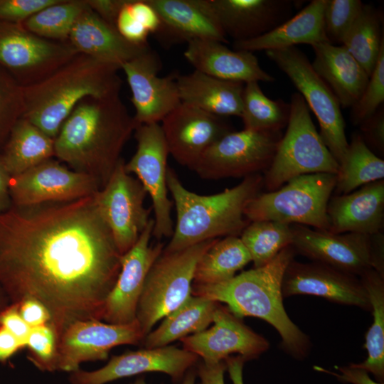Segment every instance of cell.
Returning a JSON list of instances; mask_svg holds the SVG:
<instances>
[{
    "label": "cell",
    "mask_w": 384,
    "mask_h": 384,
    "mask_svg": "<svg viewBox=\"0 0 384 384\" xmlns=\"http://www.w3.org/2000/svg\"><path fill=\"white\" fill-rule=\"evenodd\" d=\"M363 4L360 0H326L324 25L329 43H341Z\"/></svg>",
    "instance_id": "cell-41"
},
{
    "label": "cell",
    "mask_w": 384,
    "mask_h": 384,
    "mask_svg": "<svg viewBox=\"0 0 384 384\" xmlns=\"http://www.w3.org/2000/svg\"><path fill=\"white\" fill-rule=\"evenodd\" d=\"M383 178V159L366 146L360 133H353L346 153L339 164L334 190L335 195L349 193Z\"/></svg>",
    "instance_id": "cell-35"
},
{
    "label": "cell",
    "mask_w": 384,
    "mask_h": 384,
    "mask_svg": "<svg viewBox=\"0 0 384 384\" xmlns=\"http://www.w3.org/2000/svg\"><path fill=\"white\" fill-rule=\"evenodd\" d=\"M251 261L250 255L239 236L218 239L198 261L193 284H214L225 282Z\"/></svg>",
    "instance_id": "cell-34"
},
{
    "label": "cell",
    "mask_w": 384,
    "mask_h": 384,
    "mask_svg": "<svg viewBox=\"0 0 384 384\" xmlns=\"http://www.w3.org/2000/svg\"><path fill=\"white\" fill-rule=\"evenodd\" d=\"M289 245L267 265L244 271L223 282L192 284L191 294L227 304L239 319L253 316L272 325L282 338L283 349L294 358H305L311 342L289 317L283 304L282 282L287 266L294 258Z\"/></svg>",
    "instance_id": "cell-3"
},
{
    "label": "cell",
    "mask_w": 384,
    "mask_h": 384,
    "mask_svg": "<svg viewBox=\"0 0 384 384\" xmlns=\"http://www.w3.org/2000/svg\"><path fill=\"white\" fill-rule=\"evenodd\" d=\"M361 136L366 146L380 156L384 154V110H378L360 125ZM376 154V155H377Z\"/></svg>",
    "instance_id": "cell-45"
},
{
    "label": "cell",
    "mask_w": 384,
    "mask_h": 384,
    "mask_svg": "<svg viewBox=\"0 0 384 384\" xmlns=\"http://www.w3.org/2000/svg\"><path fill=\"white\" fill-rule=\"evenodd\" d=\"M133 16L150 33L155 35L160 27L159 17L148 0H129Z\"/></svg>",
    "instance_id": "cell-48"
},
{
    "label": "cell",
    "mask_w": 384,
    "mask_h": 384,
    "mask_svg": "<svg viewBox=\"0 0 384 384\" xmlns=\"http://www.w3.org/2000/svg\"><path fill=\"white\" fill-rule=\"evenodd\" d=\"M282 137L281 130L232 131L205 151L193 171L205 180L245 178L265 172Z\"/></svg>",
    "instance_id": "cell-11"
},
{
    "label": "cell",
    "mask_w": 384,
    "mask_h": 384,
    "mask_svg": "<svg viewBox=\"0 0 384 384\" xmlns=\"http://www.w3.org/2000/svg\"><path fill=\"white\" fill-rule=\"evenodd\" d=\"M226 37L234 42L255 38L291 18L290 0H208Z\"/></svg>",
    "instance_id": "cell-24"
},
{
    "label": "cell",
    "mask_w": 384,
    "mask_h": 384,
    "mask_svg": "<svg viewBox=\"0 0 384 384\" xmlns=\"http://www.w3.org/2000/svg\"><path fill=\"white\" fill-rule=\"evenodd\" d=\"M126 0L122 7L116 21V28L127 41L136 45L148 44L149 33L132 14Z\"/></svg>",
    "instance_id": "cell-46"
},
{
    "label": "cell",
    "mask_w": 384,
    "mask_h": 384,
    "mask_svg": "<svg viewBox=\"0 0 384 384\" xmlns=\"http://www.w3.org/2000/svg\"><path fill=\"white\" fill-rule=\"evenodd\" d=\"M314 370L326 373L335 376L340 382L351 384H384L373 380L365 370L353 367L351 365L347 366H335L340 373L324 369L320 366H314Z\"/></svg>",
    "instance_id": "cell-50"
},
{
    "label": "cell",
    "mask_w": 384,
    "mask_h": 384,
    "mask_svg": "<svg viewBox=\"0 0 384 384\" xmlns=\"http://www.w3.org/2000/svg\"><path fill=\"white\" fill-rule=\"evenodd\" d=\"M161 68L159 55L151 48L121 66L132 92L136 127L161 122L181 103L176 82L178 73L159 77Z\"/></svg>",
    "instance_id": "cell-17"
},
{
    "label": "cell",
    "mask_w": 384,
    "mask_h": 384,
    "mask_svg": "<svg viewBox=\"0 0 384 384\" xmlns=\"http://www.w3.org/2000/svg\"><path fill=\"white\" fill-rule=\"evenodd\" d=\"M23 348L19 340L4 328L0 327V361L4 362L17 351Z\"/></svg>",
    "instance_id": "cell-53"
},
{
    "label": "cell",
    "mask_w": 384,
    "mask_h": 384,
    "mask_svg": "<svg viewBox=\"0 0 384 384\" xmlns=\"http://www.w3.org/2000/svg\"><path fill=\"white\" fill-rule=\"evenodd\" d=\"M227 368L225 361L217 363L202 362L198 366L197 373L201 384H225L224 372Z\"/></svg>",
    "instance_id": "cell-52"
},
{
    "label": "cell",
    "mask_w": 384,
    "mask_h": 384,
    "mask_svg": "<svg viewBox=\"0 0 384 384\" xmlns=\"http://www.w3.org/2000/svg\"><path fill=\"white\" fill-rule=\"evenodd\" d=\"M78 53L68 42L47 40L22 24L0 21V67L23 87L48 76Z\"/></svg>",
    "instance_id": "cell-12"
},
{
    "label": "cell",
    "mask_w": 384,
    "mask_h": 384,
    "mask_svg": "<svg viewBox=\"0 0 384 384\" xmlns=\"http://www.w3.org/2000/svg\"><path fill=\"white\" fill-rule=\"evenodd\" d=\"M382 14L375 8L363 9L344 36L341 43L370 76L375 68L384 38L381 33Z\"/></svg>",
    "instance_id": "cell-36"
},
{
    "label": "cell",
    "mask_w": 384,
    "mask_h": 384,
    "mask_svg": "<svg viewBox=\"0 0 384 384\" xmlns=\"http://www.w3.org/2000/svg\"><path fill=\"white\" fill-rule=\"evenodd\" d=\"M95 195L0 212V287L13 304L41 302L58 338L74 321H102L121 270Z\"/></svg>",
    "instance_id": "cell-1"
},
{
    "label": "cell",
    "mask_w": 384,
    "mask_h": 384,
    "mask_svg": "<svg viewBox=\"0 0 384 384\" xmlns=\"http://www.w3.org/2000/svg\"><path fill=\"white\" fill-rule=\"evenodd\" d=\"M10 176L5 171L0 159V212L7 210L11 206L9 194Z\"/></svg>",
    "instance_id": "cell-54"
},
{
    "label": "cell",
    "mask_w": 384,
    "mask_h": 384,
    "mask_svg": "<svg viewBox=\"0 0 384 384\" xmlns=\"http://www.w3.org/2000/svg\"><path fill=\"white\" fill-rule=\"evenodd\" d=\"M314 52L311 65L327 84L341 107H352L362 95L369 75L343 46L328 41L311 46Z\"/></svg>",
    "instance_id": "cell-28"
},
{
    "label": "cell",
    "mask_w": 384,
    "mask_h": 384,
    "mask_svg": "<svg viewBox=\"0 0 384 384\" xmlns=\"http://www.w3.org/2000/svg\"><path fill=\"white\" fill-rule=\"evenodd\" d=\"M213 322L214 325L210 329L180 339L183 349L202 358L203 362H220L233 353L247 361L257 358L269 348V342L228 307L218 304Z\"/></svg>",
    "instance_id": "cell-21"
},
{
    "label": "cell",
    "mask_w": 384,
    "mask_h": 384,
    "mask_svg": "<svg viewBox=\"0 0 384 384\" xmlns=\"http://www.w3.org/2000/svg\"><path fill=\"white\" fill-rule=\"evenodd\" d=\"M87 6L86 0H58L35 13L21 24L43 38L68 42L73 26Z\"/></svg>",
    "instance_id": "cell-39"
},
{
    "label": "cell",
    "mask_w": 384,
    "mask_h": 384,
    "mask_svg": "<svg viewBox=\"0 0 384 384\" xmlns=\"http://www.w3.org/2000/svg\"><path fill=\"white\" fill-rule=\"evenodd\" d=\"M161 122L169 154L191 170L210 146L232 132L221 117L182 102Z\"/></svg>",
    "instance_id": "cell-20"
},
{
    "label": "cell",
    "mask_w": 384,
    "mask_h": 384,
    "mask_svg": "<svg viewBox=\"0 0 384 384\" xmlns=\"http://www.w3.org/2000/svg\"><path fill=\"white\" fill-rule=\"evenodd\" d=\"M287 127L272 161L265 171L264 186L273 191L299 176L330 173L336 174L339 165L322 140L312 122L309 109L299 93L289 103Z\"/></svg>",
    "instance_id": "cell-6"
},
{
    "label": "cell",
    "mask_w": 384,
    "mask_h": 384,
    "mask_svg": "<svg viewBox=\"0 0 384 384\" xmlns=\"http://www.w3.org/2000/svg\"><path fill=\"white\" fill-rule=\"evenodd\" d=\"M24 110L23 86L0 67V146L23 117Z\"/></svg>",
    "instance_id": "cell-40"
},
{
    "label": "cell",
    "mask_w": 384,
    "mask_h": 384,
    "mask_svg": "<svg viewBox=\"0 0 384 384\" xmlns=\"http://www.w3.org/2000/svg\"><path fill=\"white\" fill-rule=\"evenodd\" d=\"M183 55L196 70L218 79L244 84L274 81V77L260 67L252 52L231 50L218 41H189Z\"/></svg>",
    "instance_id": "cell-26"
},
{
    "label": "cell",
    "mask_w": 384,
    "mask_h": 384,
    "mask_svg": "<svg viewBox=\"0 0 384 384\" xmlns=\"http://www.w3.org/2000/svg\"><path fill=\"white\" fill-rule=\"evenodd\" d=\"M119 70L117 65L78 53L48 76L23 87V117L54 139L84 98L119 96L122 81Z\"/></svg>",
    "instance_id": "cell-4"
},
{
    "label": "cell",
    "mask_w": 384,
    "mask_h": 384,
    "mask_svg": "<svg viewBox=\"0 0 384 384\" xmlns=\"http://www.w3.org/2000/svg\"><path fill=\"white\" fill-rule=\"evenodd\" d=\"M328 231L373 235L383 230L384 180L343 195L331 196L326 209Z\"/></svg>",
    "instance_id": "cell-25"
},
{
    "label": "cell",
    "mask_w": 384,
    "mask_h": 384,
    "mask_svg": "<svg viewBox=\"0 0 384 384\" xmlns=\"http://www.w3.org/2000/svg\"><path fill=\"white\" fill-rule=\"evenodd\" d=\"M289 104L267 97L257 82L245 84L241 118L244 129L279 131L287 124Z\"/></svg>",
    "instance_id": "cell-37"
},
{
    "label": "cell",
    "mask_w": 384,
    "mask_h": 384,
    "mask_svg": "<svg viewBox=\"0 0 384 384\" xmlns=\"http://www.w3.org/2000/svg\"><path fill=\"white\" fill-rule=\"evenodd\" d=\"M325 4L326 0H313L273 30L251 40L233 42V48L253 53L328 41L324 25Z\"/></svg>",
    "instance_id": "cell-30"
},
{
    "label": "cell",
    "mask_w": 384,
    "mask_h": 384,
    "mask_svg": "<svg viewBox=\"0 0 384 384\" xmlns=\"http://www.w3.org/2000/svg\"><path fill=\"white\" fill-rule=\"evenodd\" d=\"M196 373L193 370H190L185 374L181 384H195Z\"/></svg>",
    "instance_id": "cell-55"
},
{
    "label": "cell",
    "mask_w": 384,
    "mask_h": 384,
    "mask_svg": "<svg viewBox=\"0 0 384 384\" xmlns=\"http://www.w3.org/2000/svg\"><path fill=\"white\" fill-rule=\"evenodd\" d=\"M68 42L78 53L120 69L122 64L150 48L149 44L140 46L127 41L116 27L103 20L89 6L73 26Z\"/></svg>",
    "instance_id": "cell-27"
},
{
    "label": "cell",
    "mask_w": 384,
    "mask_h": 384,
    "mask_svg": "<svg viewBox=\"0 0 384 384\" xmlns=\"http://www.w3.org/2000/svg\"><path fill=\"white\" fill-rule=\"evenodd\" d=\"M58 337L53 328L46 324L31 328L26 347L28 358L43 371L57 370Z\"/></svg>",
    "instance_id": "cell-43"
},
{
    "label": "cell",
    "mask_w": 384,
    "mask_h": 384,
    "mask_svg": "<svg viewBox=\"0 0 384 384\" xmlns=\"http://www.w3.org/2000/svg\"><path fill=\"white\" fill-rule=\"evenodd\" d=\"M122 158L106 185L95 195L99 213L123 255L137 242L151 218L144 201L146 192L125 170Z\"/></svg>",
    "instance_id": "cell-13"
},
{
    "label": "cell",
    "mask_w": 384,
    "mask_h": 384,
    "mask_svg": "<svg viewBox=\"0 0 384 384\" xmlns=\"http://www.w3.org/2000/svg\"><path fill=\"white\" fill-rule=\"evenodd\" d=\"M358 277L368 293L373 321L366 334L367 358L350 365L372 373L378 382L384 383V275L370 269Z\"/></svg>",
    "instance_id": "cell-33"
},
{
    "label": "cell",
    "mask_w": 384,
    "mask_h": 384,
    "mask_svg": "<svg viewBox=\"0 0 384 384\" xmlns=\"http://www.w3.org/2000/svg\"><path fill=\"white\" fill-rule=\"evenodd\" d=\"M0 327L15 336L26 347L31 327L20 315L18 304H13L0 314Z\"/></svg>",
    "instance_id": "cell-47"
},
{
    "label": "cell",
    "mask_w": 384,
    "mask_h": 384,
    "mask_svg": "<svg viewBox=\"0 0 384 384\" xmlns=\"http://www.w3.org/2000/svg\"><path fill=\"white\" fill-rule=\"evenodd\" d=\"M266 55L288 76L315 114L319 134L339 165L348 142L341 107L336 96L315 72L306 55L295 47L267 50Z\"/></svg>",
    "instance_id": "cell-10"
},
{
    "label": "cell",
    "mask_w": 384,
    "mask_h": 384,
    "mask_svg": "<svg viewBox=\"0 0 384 384\" xmlns=\"http://www.w3.org/2000/svg\"><path fill=\"white\" fill-rule=\"evenodd\" d=\"M154 220L151 218L135 245L122 256L121 270L108 294L102 320L113 324H127L137 320L139 301L146 275L161 255L164 244L149 243L153 236Z\"/></svg>",
    "instance_id": "cell-18"
},
{
    "label": "cell",
    "mask_w": 384,
    "mask_h": 384,
    "mask_svg": "<svg viewBox=\"0 0 384 384\" xmlns=\"http://www.w3.org/2000/svg\"><path fill=\"white\" fill-rule=\"evenodd\" d=\"M219 238L185 249L162 252L151 267L139 301L137 320L146 336L155 324L191 294L196 264Z\"/></svg>",
    "instance_id": "cell-8"
},
{
    "label": "cell",
    "mask_w": 384,
    "mask_h": 384,
    "mask_svg": "<svg viewBox=\"0 0 384 384\" xmlns=\"http://www.w3.org/2000/svg\"><path fill=\"white\" fill-rule=\"evenodd\" d=\"M55 156L54 139L22 117L13 127L0 154L10 177L20 174Z\"/></svg>",
    "instance_id": "cell-31"
},
{
    "label": "cell",
    "mask_w": 384,
    "mask_h": 384,
    "mask_svg": "<svg viewBox=\"0 0 384 384\" xmlns=\"http://www.w3.org/2000/svg\"><path fill=\"white\" fill-rule=\"evenodd\" d=\"M240 238L249 252L254 267H260L274 259L287 246L293 235L289 224L274 220L250 222Z\"/></svg>",
    "instance_id": "cell-38"
},
{
    "label": "cell",
    "mask_w": 384,
    "mask_h": 384,
    "mask_svg": "<svg viewBox=\"0 0 384 384\" xmlns=\"http://www.w3.org/2000/svg\"><path fill=\"white\" fill-rule=\"evenodd\" d=\"M384 101V44L368 82L356 104L351 107V120L360 125L373 114Z\"/></svg>",
    "instance_id": "cell-42"
},
{
    "label": "cell",
    "mask_w": 384,
    "mask_h": 384,
    "mask_svg": "<svg viewBox=\"0 0 384 384\" xmlns=\"http://www.w3.org/2000/svg\"><path fill=\"white\" fill-rule=\"evenodd\" d=\"M132 384H147L143 378L137 379L134 383Z\"/></svg>",
    "instance_id": "cell-56"
},
{
    "label": "cell",
    "mask_w": 384,
    "mask_h": 384,
    "mask_svg": "<svg viewBox=\"0 0 384 384\" xmlns=\"http://www.w3.org/2000/svg\"><path fill=\"white\" fill-rule=\"evenodd\" d=\"M90 9L103 20L116 27L118 14L126 0H86Z\"/></svg>",
    "instance_id": "cell-51"
},
{
    "label": "cell",
    "mask_w": 384,
    "mask_h": 384,
    "mask_svg": "<svg viewBox=\"0 0 384 384\" xmlns=\"http://www.w3.org/2000/svg\"><path fill=\"white\" fill-rule=\"evenodd\" d=\"M58 0H0V21L21 24L27 18Z\"/></svg>",
    "instance_id": "cell-44"
},
{
    "label": "cell",
    "mask_w": 384,
    "mask_h": 384,
    "mask_svg": "<svg viewBox=\"0 0 384 384\" xmlns=\"http://www.w3.org/2000/svg\"><path fill=\"white\" fill-rule=\"evenodd\" d=\"M144 337L137 320L127 324L97 319L74 321L58 338L57 370L74 372L82 362L105 360L112 348L138 344Z\"/></svg>",
    "instance_id": "cell-16"
},
{
    "label": "cell",
    "mask_w": 384,
    "mask_h": 384,
    "mask_svg": "<svg viewBox=\"0 0 384 384\" xmlns=\"http://www.w3.org/2000/svg\"><path fill=\"white\" fill-rule=\"evenodd\" d=\"M282 294L283 298L316 296L371 311L368 293L358 277L314 261L291 260L283 274Z\"/></svg>",
    "instance_id": "cell-19"
},
{
    "label": "cell",
    "mask_w": 384,
    "mask_h": 384,
    "mask_svg": "<svg viewBox=\"0 0 384 384\" xmlns=\"http://www.w3.org/2000/svg\"><path fill=\"white\" fill-rule=\"evenodd\" d=\"M18 305L20 315L31 328L50 322V315L41 302L33 299H27L21 301Z\"/></svg>",
    "instance_id": "cell-49"
},
{
    "label": "cell",
    "mask_w": 384,
    "mask_h": 384,
    "mask_svg": "<svg viewBox=\"0 0 384 384\" xmlns=\"http://www.w3.org/2000/svg\"><path fill=\"white\" fill-rule=\"evenodd\" d=\"M135 127L119 96L85 97L54 139L55 157L69 169L92 177L101 190L122 159V149Z\"/></svg>",
    "instance_id": "cell-2"
},
{
    "label": "cell",
    "mask_w": 384,
    "mask_h": 384,
    "mask_svg": "<svg viewBox=\"0 0 384 384\" xmlns=\"http://www.w3.org/2000/svg\"><path fill=\"white\" fill-rule=\"evenodd\" d=\"M181 102L218 116L241 117L245 84L218 79L198 70L176 77Z\"/></svg>",
    "instance_id": "cell-29"
},
{
    "label": "cell",
    "mask_w": 384,
    "mask_h": 384,
    "mask_svg": "<svg viewBox=\"0 0 384 384\" xmlns=\"http://www.w3.org/2000/svg\"><path fill=\"white\" fill-rule=\"evenodd\" d=\"M290 226L295 252L357 277L370 269L384 275L383 231L334 234L299 224Z\"/></svg>",
    "instance_id": "cell-9"
},
{
    "label": "cell",
    "mask_w": 384,
    "mask_h": 384,
    "mask_svg": "<svg viewBox=\"0 0 384 384\" xmlns=\"http://www.w3.org/2000/svg\"><path fill=\"white\" fill-rule=\"evenodd\" d=\"M198 357L174 346L128 351L112 356L102 368L92 371L77 370L70 373V384H105L115 380L146 372H161L174 382L183 378Z\"/></svg>",
    "instance_id": "cell-22"
},
{
    "label": "cell",
    "mask_w": 384,
    "mask_h": 384,
    "mask_svg": "<svg viewBox=\"0 0 384 384\" xmlns=\"http://www.w3.org/2000/svg\"><path fill=\"white\" fill-rule=\"evenodd\" d=\"M167 187L176 211L174 233L164 252L178 251L222 236H239L250 223L245 210L260 193L264 179L260 174L245 177L231 188L213 195H199L186 188L168 167Z\"/></svg>",
    "instance_id": "cell-5"
},
{
    "label": "cell",
    "mask_w": 384,
    "mask_h": 384,
    "mask_svg": "<svg viewBox=\"0 0 384 384\" xmlns=\"http://www.w3.org/2000/svg\"><path fill=\"white\" fill-rule=\"evenodd\" d=\"M160 19L155 34L164 46L209 39L228 41L208 0H148Z\"/></svg>",
    "instance_id": "cell-23"
},
{
    "label": "cell",
    "mask_w": 384,
    "mask_h": 384,
    "mask_svg": "<svg viewBox=\"0 0 384 384\" xmlns=\"http://www.w3.org/2000/svg\"><path fill=\"white\" fill-rule=\"evenodd\" d=\"M100 190L92 177L52 159L10 177L9 182L11 203L16 207L73 201Z\"/></svg>",
    "instance_id": "cell-15"
},
{
    "label": "cell",
    "mask_w": 384,
    "mask_h": 384,
    "mask_svg": "<svg viewBox=\"0 0 384 384\" xmlns=\"http://www.w3.org/2000/svg\"><path fill=\"white\" fill-rule=\"evenodd\" d=\"M219 302L191 294L178 308L164 317L159 326L144 338L145 348L169 346L190 334L207 329L213 322Z\"/></svg>",
    "instance_id": "cell-32"
},
{
    "label": "cell",
    "mask_w": 384,
    "mask_h": 384,
    "mask_svg": "<svg viewBox=\"0 0 384 384\" xmlns=\"http://www.w3.org/2000/svg\"><path fill=\"white\" fill-rule=\"evenodd\" d=\"M137 142L135 154L125 163V170L134 174L152 202L154 213L153 236L157 240L171 238L174 223L172 201L167 187V158L169 154L161 124H142L134 129Z\"/></svg>",
    "instance_id": "cell-14"
},
{
    "label": "cell",
    "mask_w": 384,
    "mask_h": 384,
    "mask_svg": "<svg viewBox=\"0 0 384 384\" xmlns=\"http://www.w3.org/2000/svg\"><path fill=\"white\" fill-rule=\"evenodd\" d=\"M336 174L316 173L299 176L273 191L259 193L250 201L245 216L250 223L274 220L328 230V202Z\"/></svg>",
    "instance_id": "cell-7"
}]
</instances>
